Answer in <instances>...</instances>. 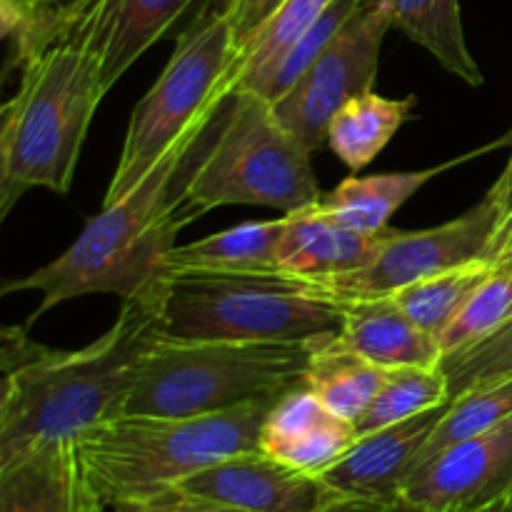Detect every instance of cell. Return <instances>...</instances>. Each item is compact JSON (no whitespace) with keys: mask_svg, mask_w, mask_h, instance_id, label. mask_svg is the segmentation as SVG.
I'll list each match as a JSON object with an SVG mask.
<instances>
[{"mask_svg":"<svg viewBox=\"0 0 512 512\" xmlns=\"http://www.w3.org/2000/svg\"><path fill=\"white\" fill-rule=\"evenodd\" d=\"M220 108L173 145L123 198L103 203L63 255L23 278L0 280V298L23 290L40 293V305L23 323L25 328L30 330L48 310L68 300L103 293L118 295L125 303L143 298L158 283L165 255L178 245V233L195 223L185 210V185Z\"/></svg>","mask_w":512,"mask_h":512,"instance_id":"1","label":"cell"},{"mask_svg":"<svg viewBox=\"0 0 512 512\" xmlns=\"http://www.w3.org/2000/svg\"><path fill=\"white\" fill-rule=\"evenodd\" d=\"M18 93L5 113L10 175L25 188L65 195L100 100L108 95L100 60L45 5H30L13 35Z\"/></svg>","mask_w":512,"mask_h":512,"instance_id":"2","label":"cell"},{"mask_svg":"<svg viewBox=\"0 0 512 512\" xmlns=\"http://www.w3.org/2000/svg\"><path fill=\"white\" fill-rule=\"evenodd\" d=\"M158 340L155 313L125 300L118 320L80 350H53L15 370L8 405L0 415V468L55 440H75L123 413L135 370Z\"/></svg>","mask_w":512,"mask_h":512,"instance_id":"3","label":"cell"},{"mask_svg":"<svg viewBox=\"0 0 512 512\" xmlns=\"http://www.w3.org/2000/svg\"><path fill=\"white\" fill-rule=\"evenodd\" d=\"M275 400L190 418L120 413L103 420L73 440L85 483L105 508L165 493L210 465L258 450Z\"/></svg>","mask_w":512,"mask_h":512,"instance_id":"4","label":"cell"},{"mask_svg":"<svg viewBox=\"0 0 512 512\" xmlns=\"http://www.w3.org/2000/svg\"><path fill=\"white\" fill-rule=\"evenodd\" d=\"M138 300L165 340L298 343L338 335L343 325L340 303L283 273H165Z\"/></svg>","mask_w":512,"mask_h":512,"instance_id":"5","label":"cell"},{"mask_svg":"<svg viewBox=\"0 0 512 512\" xmlns=\"http://www.w3.org/2000/svg\"><path fill=\"white\" fill-rule=\"evenodd\" d=\"M318 340L235 343L158 338L135 370L123 413L190 418L280 398L305 383Z\"/></svg>","mask_w":512,"mask_h":512,"instance_id":"6","label":"cell"},{"mask_svg":"<svg viewBox=\"0 0 512 512\" xmlns=\"http://www.w3.org/2000/svg\"><path fill=\"white\" fill-rule=\"evenodd\" d=\"M310 155L270 100L233 90L190 170L185 210L198 220L223 205H263L283 215L313 208L323 193Z\"/></svg>","mask_w":512,"mask_h":512,"instance_id":"7","label":"cell"},{"mask_svg":"<svg viewBox=\"0 0 512 512\" xmlns=\"http://www.w3.org/2000/svg\"><path fill=\"white\" fill-rule=\"evenodd\" d=\"M235 38L225 10L200 13L175 40L153 88L133 108L118 165L103 203L123 198L230 95Z\"/></svg>","mask_w":512,"mask_h":512,"instance_id":"8","label":"cell"},{"mask_svg":"<svg viewBox=\"0 0 512 512\" xmlns=\"http://www.w3.org/2000/svg\"><path fill=\"white\" fill-rule=\"evenodd\" d=\"M393 28L388 5L363 0L308 65L298 83L273 103L280 123L310 150L328 145V125L348 100L373 90L380 48Z\"/></svg>","mask_w":512,"mask_h":512,"instance_id":"9","label":"cell"},{"mask_svg":"<svg viewBox=\"0 0 512 512\" xmlns=\"http://www.w3.org/2000/svg\"><path fill=\"white\" fill-rule=\"evenodd\" d=\"M500 223L503 213L485 193L475 208L448 223L415 233L393 230L380 255L368 268L330 280H308V283L313 285L315 295L330 303L395 295L430 275L490 258Z\"/></svg>","mask_w":512,"mask_h":512,"instance_id":"10","label":"cell"},{"mask_svg":"<svg viewBox=\"0 0 512 512\" xmlns=\"http://www.w3.org/2000/svg\"><path fill=\"white\" fill-rule=\"evenodd\" d=\"M512 490V418L440 450L413 470L398 505L420 512L485 510Z\"/></svg>","mask_w":512,"mask_h":512,"instance_id":"11","label":"cell"},{"mask_svg":"<svg viewBox=\"0 0 512 512\" xmlns=\"http://www.w3.org/2000/svg\"><path fill=\"white\" fill-rule=\"evenodd\" d=\"M175 488L250 512H343L353 505L323 475L295 470L260 450L210 465Z\"/></svg>","mask_w":512,"mask_h":512,"instance_id":"12","label":"cell"},{"mask_svg":"<svg viewBox=\"0 0 512 512\" xmlns=\"http://www.w3.org/2000/svg\"><path fill=\"white\" fill-rule=\"evenodd\" d=\"M195 0H40L100 60L108 90Z\"/></svg>","mask_w":512,"mask_h":512,"instance_id":"13","label":"cell"},{"mask_svg":"<svg viewBox=\"0 0 512 512\" xmlns=\"http://www.w3.org/2000/svg\"><path fill=\"white\" fill-rule=\"evenodd\" d=\"M445 405L425 410L403 423L358 435L353 448L333 468L325 470L323 478L353 503L365 508H393Z\"/></svg>","mask_w":512,"mask_h":512,"instance_id":"14","label":"cell"},{"mask_svg":"<svg viewBox=\"0 0 512 512\" xmlns=\"http://www.w3.org/2000/svg\"><path fill=\"white\" fill-rule=\"evenodd\" d=\"M355 440V423L335 415L313 390L298 385L270 405L260 425L258 450L295 470L323 475Z\"/></svg>","mask_w":512,"mask_h":512,"instance_id":"15","label":"cell"},{"mask_svg":"<svg viewBox=\"0 0 512 512\" xmlns=\"http://www.w3.org/2000/svg\"><path fill=\"white\" fill-rule=\"evenodd\" d=\"M393 228L360 233L345 228L320 210V205L285 215L278 243V270L288 278L330 280L355 273L373 263Z\"/></svg>","mask_w":512,"mask_h":512,"instance_id":"16","label":"cell"},{"mask_svg":"<svg viewBox=\"0 0 512 512\" xmlns=\"http://www.w3.org/2000/svg\"><path fill=\"white\" fill-rule=\"evenodd\" d=\"M73 440L45 443L0 468V512H105Z\"/></svg>","mask_w":512,"mask_h":512,"instance_id":"17","label":"cell"},{"mask_svg":"<svg viewBox=\"0 0 512 512\" xmlns=\"http://www.w3.org/2000/svg\"><path fill=\"white\" fill-rule=\"evenodd\" d=\"M343 325L338 338L385 370L405 365H440L443 348L438 338L420 330L393 295L383 298H358L340 303Z\"/></svg>","mask_w":512,"mask_h":512,"instance_id":"18","label":"cell"},{"mask_svg":"<svg viewBox=\"0 0 512 512\" xmlns=\"http://www.w3.org/2000/svg\"><path fill=\"white\" fill-rule=\"evenodd\" d=\"M285 215L273 220H250L223 233L188 245H175L163 263L165 273H280L278 243Z\"/></svg>","mask_w":512,"mask_h":512,"instance_id":"19","label":"cell"},{"mask_svg":"<svg viewBox=\"0 0 512 512\" xmlns=\"http://www.w3.org/2000/svg\"><path fill=\"white\" fill-rule=\"evenodd\" d=\"M453 163L438 165L413 173H383V175H350L343 183L335 185L320 200V210L335 223L360 233H380L388 228V220L403 208L425 183L448 170Z\"/></svg>","mask_w":512,"mask_h":512,"instance_id":"20","label":"cell"},{"mask_svg":"<svg viewBox=\"0 0 512 512\" xmlns=\"http://www.w3.org/2000/svg\"><path fill=\"white\" fill-rule=\"evenodd\" d=\"M418 98H385L375 90L348 100L328 125V145L353 173L373 163L413 118Z\"/></svg>","mask_w":512,"mask_h":512,"instance_id":"21","label":"cell"},{"mask_svg":"<svg viewBox=\"0 0 512 512\" xmlns=\"http://www.w3.org/2000/svg\"><path fill=\"white\" fill-rule=\"evenodd\" d=\"M330 3L333 0H283V5L235 50L230 88L250 90L265 98L278 65Z\"/></svg>","mask_w":512,"mask_h":512,"instance_id":"22","label":"cell"},{"mask_svg":"<svg viewBox=\"0 0 512 512\" xmlns=\"http://www.w3.org/2000/svg\"><path fill=\"white\" fill-rule=\"evenodd\" d=\"M388 370L350 350L338 335H325L310 355L305 388L313 390L335 415L358 423L375 398Z\"/></svg>","mask_w":512,"mask_h":512,"instance_id":"23","label":"cell"},{"mask_svg":"<svg viewBox=\"0 0 512 512\" xmlns=\"http://www.w3.org/2000/svg\"><path fill=\"white\" fill-rule=\"evenodd\" d=\"M388 5L393 28L428 50L450 75L468 85H483V73L470 55L460 15V0H380Z\"/></svg>","mask_w":512,"mask_h":512,"instance_id":"24","label":"cell"},{"mask_svg":"<svg viewBox=\"0 0 512 512\" xmlns=\"http://www.w3.org/2000/svg\"><path fill=\"white\" fill-rule=\"evenodd\" d=\"M490 270H493V260H475V263L418 280V283L398 290L393 298L420 330L438 338L440 343L445 330L463 313V308L470 303L480 283L488 278Z\"/></svg>","mask_w":512,"mask_h":512,"instance_id":"25","label":"cell"},{"mask_svg":"<svg viewBox=\"0 0 512 512\" xmlns=\"http://www.w3.org/2000/svg\"><path fill=\"white\" fill-rule=\"evenodd\" d=\"M445 403H448V380L440 365L393 368L388 370L380 390L358 418L355 430L358 435L373 433Z\"/></svg>","mask_w":512,"mask_h":512,"instance_id":"26","label":"cell"},{"mask_svg":"<svg viewBox=\"0 0 512 512\" xmlns=\"http://www.w3.org/2000/svg\"><path fill=\"white\" fill-rule=\"evenodd\" d=\"M508 418H512V375L498 380V383L470 390L455 400H448L438 425L420 450L418 465H423L425 460H430L450 445L498 428Z\"/></svg>","mask_w":512,"mask_h":512,"instance_id":"27","label":"cell"},{"mask_svg":"<svg viewBox=\"0 0 512 512\" xmlns=\"http://www.w3.org/2000/svg\"><path fill=\"white\" fill-rule=\"evenodd\" d=\"M512 320V250L493 260V270L480 283L463 313L440 338L443 353L475 343Z\"/></svg>","mask_w":512,"mask_h":512,"instance_id":"28","label":"cell"},{"mask_svg":"<svg viewBox=\"0 0 512 512\" xmlns=\"http://www.w3.org/2000/svg\"><path fill=\"white\" fill-rule=\"evenodd\" d=\"M445 380H448V400L460 398L483 385L498 383L512 375V320L500 325L493 333L483 335L475 343L443 353L440 358Z\"/></svg>","mask_w":512,"mask_h":512,"instance_id":"29","label":"cell"},{"mask_svg":"<svg viewBox=\"0 0 512 512\" xmlns=\"http://www.w3.org/2000/svg\"><path fill=\"white\" fill-rule=\"evenodd\" d=\"M360 3H363V0H333V3L323 10V15L315 20L313 28L298 40V45H295V48L285 55L283 63L278 65L268 90H265V100L275 103V100L283 98V95L298 83L300 75L308 70V65L313 63L320 53H323V48L330 43V38L343 28L345 20L355 13V8H358Z\"/></svg>","mask_w":512,"mask_h":512,"instance_id":"30","label":"cell"},{"mask_svg":"<svg viewBox=\"0 0 512 512\" xmlns=\"http://www.w3.org/2000/svg\"><path fill=\"white\" fill-rule=\"evenodd\" d=\"M50 353L53 348L30 338L25 325H0V373H15Z\"/></svg>","mask_w":512,"mask_h":512,"instance_id":"31","label":"cell"},{"mask_svg":"<svg viewBox=\"0 0 512 512\" xmlns=\"http://www.w3.org/2000/svg\"><path fill=\"white\" fill-rule=\"evenodd\" d=\"M283 5V0H225V15L230 20L235 50Z\"/></svg>","mask_w":512,"mask_h":512,"instance_id":"32","label":"cell"},{"mask_svg":"<svg viewBox=\"0 0 512 512\" xmlns=\"http://www.w3.org/2000/svg\"><path fill=\"white\" fill-rule=\"evenodd\" d=\"M5 113H8V100L0 103V225L5 223L10 210L15 208V203H18V200L23 198L25 190H28L10 175L8 150H5Z\"/></svg>","mask_w":512,"mask_h":512,"instance_id":"33","label":"cell"},{"mask_svg":"<svg viewBox=\"0 0 512 512\" xmlns=\"http://www.w3.org/2000/svg\"><path fill=\"white\" fill-rule=\"evenodd\" d=\"M115 512H195L190 505L188 495L178 488H170L165 493L153 495L148 500H138V503H123Z\"/></svg>","mask_w":512,"mask_h":512,"instance_id":"34","label":"cell"},{"mask_svg":"<svg viewBox=\"0 0 512 512\" xmlns=\"http://www.w3.org/2000/svg\"><path fill=\"white\" fill-rule=\"evenodd\" d=\"M28 15L25 0H0V43L13 38Z\"/></svg>","mask_w":512,"mask_h":512,"instance_id":"35","label":"cell"},{"mask_svg":"<svg viewBox=\"0 0 512 512\" xmlns=\"http://www.w3.org/2000/svg\"><path fill=\"white\" fill-rule=\"evenodd\" d=\"M508 140L512 143V135H510ZM488 195L495 200V205H498V208H500V213H503V220L508 218V215L512 213V155H510L508 165H505L503 175H500V178L495 180V185L488 190ZM500 225H503V223H500Z\"/></svg>","mask_w":512,"mask_h":512,"instance_id":"36","label":"cell"},{"mask_svg":"<svg viewBox=\"0 0 512 512\" xmlns=\"http://www.w3.org/2000/svg\"><path fill=\"white\" fill-rule=\"evenodd\" d=\"M512 250V213L508 218L503 220V225H500V230L495 233V240H493V253H490V258H500V255L510 253Z\"/></svg>","mask_w":512,"mask_h":512,"instance_id":"37","label":"cell"},{"mask_svg":"<svg viewBox=\"0 0 512 512\" xmlns=\"http://www.w3.org/2000/svg\"><path fill=\"white\" fill-rule=\"evenodd\" d=\"M188 495V493H185ZM190 505H193L195 512H250V510H240V508H228V505H218V503H208V500H200L188 495Z\"/></svg>","mask_w":512,"mask_h":512,"instance_id":"38","label":"cell"},{"mask_svg":"<svg viewBox=\"0 0 512 512\" xmlns=\"http://www.w3.org/2000/svg\"><path fill=\"white\" fill-rule=\"evenodd\" d=\"M10 390H13V375L0 373V415H3L5 405H8Z\"/></svg>","mask_w":512,"mask_h":512,"instance_id":"39","label":"cell"},{"mask_svg":"<svg viewBox=\"0 0 512 512\" xmlns=\"http://www.w3.org/2000/svg\"><path fill=\"white\" fill-rule=\"evenodd\" d=\"M490 512H512V490L508 495H505V498H500L498 503L490 508Z\"/></svg>","mask_w":512,"mask_h":512,"instance_id":"40","label":"cell"},{"mask_svg":"<svg viewBox=\"0 0 512 512\" xmlns=\"http://www.w3.org/2000/svg\"><path fill=\"white\" fill-rule=\"evenodd\" d=\"M490 508H493V505H490ZM490 508L475 510V512H490ZM385 512H420V510H410V508H403V505H393V508H385ZM448 512H463V510H448Z\"/></svg>","mask_w":512,"mask_h":512,"instance_id":"41","label":"cell"},{"mask_svg":"<svg viewBox=\"0 0 512 512\" xmlns=\"http://www.w3.org/2000/svg\"><path fill=\"white\" fill-rule=\"evenodd\" d=\"M25 3H28V8H30V5H35V3H40V0H25Z\"/></svg>","mask_w":512,"mask_h":512,"instance_id":"42","label":"cell"}]
</instances>
